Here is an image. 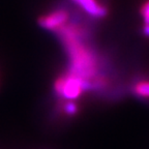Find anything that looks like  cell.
I'll return each mask as SVG.
<instances>
[{
	"mask_svg": "<svg viewBox=\"0 0 149 149\" xmlns=\"http://www.w3.org/2000/svg\"><path fill=\"white\" fill-rule=\"evenodd\" d=\"M83 80L84 79H80L70 74L68 77L59 78L54 86L55 92L58 94L59 97H62L64 100H76L81 95L83 91V87H82Z\"/></svg>",
	"mask_w": 149,
	"mask_h": 149,
	"instance_id": "6da1fadb",
	"label": "cell"
},
{
	"mask_svg": "<svg viewBox=\"0 0 149 149\" xmlns=\"http://www.w3.org/2000/svg\"><path fill=\"white\" fill-rule=\"evenodd\" d=\"M68 20V14L64 9H57L51 14L42 17L38 20V24L42 28L47 30H57L62 27L63 24Z\"/></svg>",
	"mask_w": 149,
	"mask_h": 149,
	"instance_id": "7a4b0ae2",
	"label": "cell"
},
{
	"mask_svg": "<svg viewBox=\"0 0 149 149\" xmlns=\"http://www.w3.org/2000/svg\"><path fill=\"white\" fill-rule=\"evenodd\" d=\"M72 1L79 5L84 12L93 18H105L108 15L107 7L97 3L96 0H72Z\"/></svg>",
	"mask_w": 149,
	"mask_h": 149,
	"instance_id": "3957f363",
	"label": "cell"
},
{
	"mask_svg": "<svg viewBox=\"0 0 149 149\" xmlns=\"http://www.w3.org/2000/svg\"><path fill=\"white\" fill-rule=\"evenodd\" d=\"M134 93L139 97L149 98V82L141 81L134 86Z\"/></svg>",
	"mask_w": 149,
	"mask_h": 149,
	"instance_id": "277c9868",
	"label": "cell"
},
{
	"mask_svg": "<svg viewBox=\"0 0 149 149\" xmlns=\"http://www.w3.org/2000/svg\"><path fill=\"white\" fill-rule=\"evenodd\" d=\"M65 114L68 115V116H74L78 113V106L77 104L72 100H68V102H65L64 107H63Z\"/></svg>",
	"mask_w": 149,
	"mask_h": 149,
	"instance_id": "5b68a950",
	"label": "cell"
},
{
	"mask_svg": "<svg viewBox=\"0 0 149 149\" xmlns=\"http://www.w3.org/2000/svg\"><path fill=\"white\" fill-rule=\"evenodd\" d=\"M141 15L143 16L144 19V23L149 25V0L143 4V6L141 7Z\"/></svg>",
	"mask_w": 149,
	"mask_h": 149,
	"instance_id": "8992f818",
	"label": "cell"
},
{
	"mask_svg": "<svg viewBox=\"0 0 149 149\" xmlns=\"http://www.w3.org/2000/svg\"><path fill=\"white\" fill-rule=\"evenodd\" d=\"M143 34L145 35V36L149 37V25H147V24H145L144 27H143Z\"/></svg>",
	"mask_w": 149,
	"mask_h": 149,
	"instance_id": "52a82bcc",
	"label": "cell"
}]
</instances>
